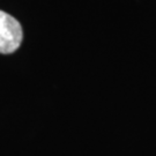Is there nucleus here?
I'll list each match as a JSON object with an SVG mask.
<instances>
[{"label":"nucleus","instance_id":"f257e3e1","mask_svg":"<svg viewBox=\"0 0 156 156\" xmlns=\"http://www.w3.org/2000/svg\"><path fill=\"white\" fill-rule=\"evenodd\" d=\"M22 28L16 19L0 11V53L9 55L16 51L22 42Z\"/></svg>","mask_w":156,"mask_h":156}]
</instances>
